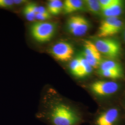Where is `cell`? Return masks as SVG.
Wrapping results in <instances>:
<instances>
[{"label": "cell", "instance_id": "cell-1", "mask_svg": "<svg viewBox=\"0 0 125 125\" xmlns=\"http://www.w3.org/2000/svg\"><path fill=\"white\" fill-rule=\"evenodd\" d=\"M91 113L49 89L43 96L35 117L45 125H82Z\"/></svg>", "mask_w": 125, "mask_h": 125}, {"label": "cell", "instance_id": "cell-2", "mask_svg": "<svg viewBox=\"0 0 125 125\" xmlns=\"http://www.w3.org/2000/svg\"><path fill=\"white\" fill-rule=\"evenodd\" d=\"M88 125H125V111L121 104L114 103L99 107L91 113Z\"/></svg>", "mask_w": 125, "mask_h": 125}, {"label": "cell", "instance_id": "cell-3", "mask_svg": "<svg viewBox=\"0 0 125 125\" xmlns=\"http://www.w3.org/2000/svg\"><path fill=\"white\" fill-rule=\"evenodd\" d=\"M87 89L95 99L101 102L99 107L103 106L105 101L109 100L119 94L122 85L115 81H94L86 86Z\"/></svg>", "mask_w": 125, "mask_h": 125}, {"label": "cell", "instance_id": "cell-4", "mask_svg": "<svg viewBox=\"0 0 125 125\" xmlns=\"http://www.w3.org/2000/svg\"><path fill=\"white\" fill-rule=\"evenodd\" d=\"M57 29L56 23L50 21H36L30 27L32 38L37 42L44 43L49 41L53 37Z\"/></svg>", "mask_w": 125, "mask_h": 125}, {"label": "cell", "instance_id": "cell-5", "mask_svg": "<svg viewBox=\"0 0 125 125\" xmlns=\"http://www.w3.org/2000/svg\"><path fill=\"white\" fill-rule=\"evenodd\" d=\"M94 44L100 53L108 58H116L121 54V45L116 40L104 38L96 40Z\"/></svg>", "mask_w": 125, "mask_h": 125}, {"label": "cell", "instance_id": "cell-6", "mask_svg": "<svg viewBox=\"0 0 125 125\" xmlns=\"http://www.w3.org/2000/svg\"><path fill=\"white\" fill-rule=\"evenodd\" d=\"M67 27L68 31L73 35L83 36L89 29V23L88 20L83 16L73 15L67 21Z\"/></svg>", "mask_w": 125, "mask_h": 125}, {"label": "cell", "instance_id": "cell-7", "mask_svg": "<svg viewBox=\"0 0 125 125\" xmlns=\"http://www.w3.org/2000/svg\"><path fill=\"white\" fill-rule=\"evenodd\" d=\"M50 53L57 60L66 62L71 59L74 54V49L72 44L69 42L61 41L52 46Z\"/></svg>", "mask_w": 125, "mask_h": 125}, {"label": "cell", "instance_id": "cell-8", "mask_svg": "<svg viewBox=\"0 0 125 125\" xmlns=\"http://www.w3.org/2000/svg\"><path fill=\"white\" fill-rule=\"evenodd\" d=\"M83 55V58L93 68H97L99 67L103 61L102 54L99 52L94 43L91 41H85Z\"/></svg>", "mask_w": 125, "mask_h": 125}, {"label": "cell", "instance_id": "cell-9", "mask_svg": "<svg viewBox=\"0 0 125 125\" xmlns=\"http://www.w3.org/2000/svg\"><path fill=\"white\" fill-rule=\"evenodd\" d=\"M84 1L81 0H66L63 2V13L69 14L79 11L83 9Z\"/></svg>", "mask_w": 125, "mask_h": 125}, {"label": "cell", "instance_id": "cell-10", "mask_svg": "<svg viewBox=\"0 0 125 125\" xmlns=\"http://www.w3.org/2000/svg\"><path fill=\"white\" fill-rule=\"evenodd\" d=\"M123 9V2L118 0L115 4L106 9L102 10L104 16L106 17H117L121 14Z\"/></svg>", "mask_w": 125, "mask_h": 125}, {"label": "cell", "instance_id": "cell-11", "mask_svg": "<svg viewBox=\"0 0 125 125\" xmlns=\"http://www.w3.org/2000/svg\"><path fill=\"white\" fill-rule=\"evenodd\" d=\"M119 19L118 17H106L101 22L99 27L97 35L99 38H103L106 33L109 30L113 25Z\"/></svg>", "mask_w": 125, "mask_h": 125}, {"label": "cell", "instance_id": "cell-12", "mask_svg": "<svg viewBox=\"0 0 125 125\" xmlns=\"http://www.w3.org/2000/svg\"><path fill=\"white\" fill-rule=\"evenodd\" d=\"M39 5L33 2L27 3L23 9V13L27 20L29 21H34L38 13Z\"/></svg>", "mask_w": 125, "mask_h": 125}, {"label": "cell", "instance_id": "cell-13", "mask_svg": "<svg viewBox=\"0 0 125 125\" xmlns=\"http://www.w3.org/2000/svg\"><path fill=\"white\" fill-rule=\"evenodd\" d=\"M63 2L60 0H51L47 4V10L51 15H58L63 10Z\"/></svg>", "mask_w": 125, "mask_h": 125}, {"label": "cell", "instance_id": "cell-14", "mask_svg": "<svg viewBox=\"0 0 125 125\" xmlns=\"http://www.w3.org/2000/svg\"><path fill=\"white\" fill-rule=\"evenodd\" d=\"M99 67V71L112 70L123 72L121 64L112 60H106L103 61Z\"/></svg>", "mask_w": 125, "mask_h": 125}, {"label": "cell", "instance_id": "cell-15", "mask_svg": "<svg viewBox=\"0 0 125 125\" xmlns=\"http://www.w3.org/2000/svg\"><path fill=\"white\" fill-rule=\"evenodd\" d=\"M99 74L102 76L111 80H118L123 77V72L117 71L106 70V71H99Z\"/></svg>", "mask_w": 125, "mask_h": 125}, {"label": "cell", "instance_id": "cell-16", "mask_svg": "<svg viewBox=\"0 0 125 125\" xmlns=\"http://www.w3.org/2000/svg\"><path fill=\"white\" fill-rule=\"evenodd\" d=\"M84 4L87 9L91 13L97 14L102 11L101 5L98 0H86L84 1Z\"/></svg>", "mask_w": 125, "mask_h": 125}, {"label": "cell", "instance_id": "cell-17", "mask_svg": "<svg viewBox=\"0 0 125 125\" xmlns=\"http://www.w3.org/2000/svg\"><path fill=\"white\" fill-rule=\"evenodd\" d=\"M70 69L72 75L78 78H80L82 68L80 58L72 60L70 64Z\"/></svg>", "mask_w": 125, "mask_h": 125}, {"label": "cell", "instance_id": "cell-18", "mask_svg": "<svg viewBox=\"0 0 125 125\" xmlns=\"http://www.w3.org/2000/svg\"><path fill=\"white\" fill-rule=\"evenodd\" d=\"M82 72L81 75V79L89 75L93 71V68L91 66L89 63L83 57L80 58Z\"/></svg>", "mask_w": 125, "mask_h": 125}, {"label": "cell", "instance_id": "cell-19", "mask_svg": "<svg viewBox=\"0 0 125 125\" xmlns=\"http://www.w3.org/2000/svg\"><path fill=\"white\" fill-rule=\"evenodd\" d=\"M123 26V22L122 21L119 19L112 26L109 30L106 33L104 38H107L110 36H113L119 33L121 30V28Z\"/></svg>", "mask_w": 125, "mask_h": 125}, {"label": "cell", "instance_id": "cell-20", "mask_svg": "<svg viewBox=\"0 0 125 125\" xmlns=\"http://www.w3.org/2000/svg\"><path fill=\"white\" fill-rule=\"evenodd\" d=\"M15 6L13 0H0V9L10 10Z\"/></svg>", "mask_w": 125, "mask_h": 125}, {"label": "cell", "instance_id": "cell-21", "mask_svg": "<svg viewBox=\"0 0 125 125\" xmlns=\"http://www.w3.org/2000/svg\"><path fill=\"white\" fill-rule=\"evenodd\" d=\"M118 0H100L99 1L102 10L103 9H106L113 5L115 4L118 1Z\"/></svg>", "mask_w": 125, "mask_h": 125}, {"label": "cell", "instance_id": "cell-22", "mask_svg": "<svg viewBox=\"0 0 125 125\" xmlns=\"http://www.w3.org/2000/svg\"><path fill=\"white\" fill-rule=\"evenodd\" d=\"M52 17V15L48 12L46 13H38L36 14V20L40 21H44Z\"/></svg>", "mask_w": 125, "mask_h": 125}, {"label": "cell", "instance_id": "cell-23", "mask_svg": "<svg viewBox=\"0 0 125 125\" xmlns=\"http://www.w3.org/2000/svg\"><path fill=\"white\" fill-rule=\"evenodd\" d=\"M13 2L15 6L20 5L24 3H28L27 0H13Z\"/></svg>", "mask_w": 125, "mask_h": 125}, {"label": "cell", "instance_id": "cell-24", "mask_svg": "<svg viewBox=\"0 0 125 125\" xmlns=\"http://www.w3.org/2000/svg\"><path fill=\"white\" fill-rule=\"evenodd\" d=\"M121 106L124 109V111H125V101H124V103H123V104H122V105H121Z\"/></svg>", "mask_w": 125, "mask_h": 125}, {"label": "cell", "instance_id": "cell-25", "mask_svg": "<svg viewBox=\"0 0 125 125\" xmlns=\"http://www.w3.org/2000/svg\"><path fill=\"white\" fill-rule=\"evenodd\" d=\"M124 40H125V34H124Z\"/></svg>", "mask_w": 125, "mask_h": 125}]
</instances>
